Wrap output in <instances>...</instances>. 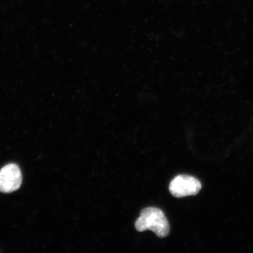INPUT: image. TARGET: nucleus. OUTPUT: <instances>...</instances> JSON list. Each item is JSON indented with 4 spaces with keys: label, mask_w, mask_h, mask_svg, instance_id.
Listing matches in <instances>:
<instances>
[{
    "label": "nucleus",
    "mask_w": 253,
    "mask_h": 253,
    "mask_svg": "<svg viewBox=\"0 0 253 253\" xmlns=\"http://www.w3.org/2000/svg\"><path fill=\"white\" fill-rule=\"evenodd\" d=\"M135 228L138 231L151 230L160 238L166 237L169 233L167 217L161 209L157 208H145L136 219Z\"/></svg>",
    "instance_id": "nucleus-1"
},
{
    "label": "nucleus",
    "mask_w": 253,
    "mask_h": 253,
    "mask_svg": "<svg viewBox=\"0 0 253 253\" xmlns=\"http://www.w3.org/2000/svg\"><path fill=\"white\" fill-rule=\"evenodd\" d=\"M201 188L202 184L199 179L189 175L176 176L169 186L171 194L176 198L194 196L199 194Z\"/></svg>",
    "instance_id": "nucleus-2"
},
{
    "label": "nucleus",
    "mask_w": 253,
    "mask_h": 253,
    "mask_svg": "<svg viewBox=\"0 0 253 253\" xmlns=\"http://www.w3.org/2000/svg\"><path fill=\"white\" fill-rule=\"evenodd\" d=\"M21 184L22 174L17 165L10 163L0 169V192H14L21 187Z\"/></svg>",
    "instance_id": "nucleus-3"
}]
</instances>
